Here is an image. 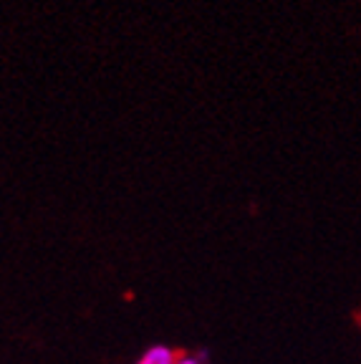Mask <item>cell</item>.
Listing matches in <instances>:
<instances>
[{"label": "cell", "instance_id": "1", "mask_svg": "<svg viewBox=\"0 0 361 364\" xmlns=\"http://www.w3.org/2000/svg\"><path fill=\"white\" fill-rule=\"evenodd\" d=\"M177 357H180V354L172 347H167V344H154V347H149L134 364H177Z\"/></svg>", "mask_w": 361, "mask_h": 364}, {"label": "cell", "instance_id": "2", "mask_svg": "<svg viewBox=\"0 0 361 364\" xmlns=\"http://www.w3.org/2000/svg\"><path fill=\"white\" fill-rule=\"evenodd\" d=\"M177 364H208V352H182L177 357Z\"/></svg>", "mask_w": 361, "mask_h": 364}]
</instances>
